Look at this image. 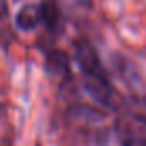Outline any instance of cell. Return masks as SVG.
<instances>
[{
	"label": "cell",
	"mask_w": 146,
	"mask_h": 146,
	"mask_svg": "<svg viewBox=\"0 0 146 146\" xmlns=\"http://www.w3.org/2000/svg\"><path fill=\"white\" fill-rule=\"evenodd\" d=\"M83 87L87 94L104 107H112L115 100V90L110 85L107 75H85L83 73Z\"/></svg>",
	"instance_id": "obj_1"
},
{
	"label": "cell",
	"mask_w": 146,
	"mask_h": 146,
	"mask_svg": "<svg viewBox=\"0 0 146 146\" xmlns=\"http://www.w3.org/2000/svg\"><path fill=\"white\" fill-rule=\"evenodd\" d=\"M73 48H75V60L85 75H106L97 49L88 41H83V39L76 41Z\"/></svg>",
	"instance_id": "obj_2"
},
{
	"label": "cell",
	"mask_w": 146,
	"mask_h": 146,
	"mask_svg": "<svg viewBox=\"0 0 146 146\" xmlns=\"http://www.w3.org/2000/svg\"><path fill=\"white\" fill-rule=\"evenodd\" d=\"M44 65H46V70L51 73V75H56L60 78L70 76V73H72L70 58L61 49H51V51H48Z\"/></svg>",
	"instance_id": "obj_3"
},
{
	"label": "cell",
	"mask_w": 146,
	"mask_h": 146,
	"mask_svg": "<svg viewBox=\"0 0 146 146\" xmlns=\"http://www.w3.org/2000/svg\"><path fill=\"white\" fill-rule=\"evenodd\" d=\"M70 121L73 124H78L82 127H90V126H95L99 122H102L104 115L102 112H99L97 109H92L88 106H73L70 112Z\"/></svg>",
	"instance_id": "obj_4"
},
{
	"label": "cell",
	"mask_w": 146,
	"mask_h": 146,
	"mask_svg": "<svg viewBox=\"0 0 146 146\" xmlns=\"http://www.w3.org/2000/svg\"><path fill=\"white\" fill-rule=\"evenodd\" d=\"M41 22V17H39V7L34 3H29V5H24L19 14L15 15V24L19 29L22 31H33L36 29Z\"/></svg>",
	"instance_id": "obj_5"
},
{
	"label": "cell",
	"mask_w": 146,
	"mask_h": 146,
	"mask_svg": "<svg viewBox=\"0 0 146 146\" xmlns=\"http://www.w3.org/2000/svg\"><path fill=\"white\" fill-rule=\"evenodd\" d=\"M39 7V17L41 22L46 26V29L53 31L56 29L58 22H60V5L58 0H41Z\"/></svg>",
	"instance_id": "obj_6"
},
{
	"label": "cell",
	"mask_w": 146,
	"mask_h": 146,
	"mask_svg": "<svg viewBox=\"0 0 146 146\" xmlns=\"http://www.w3.org/2000/svg\"><path fill=\"white\" fill-rule=\"evenodd\" d=\"M127 136L146 143V115H131L127 122Z\"/></svg>",
	"instance_id": "obj_7"
},
{
	"label": "cell",
	"mask_w": 146,
	"mask_h": 146,
	"mask_svg": "<svg viewBox=\"0 0 146 146\" xmlns=\"http://www.w3.org/2000/svg\"><path fill=\"white\" fill-rule=\"evenodd\" d=\"M124 146H146V143H143V141H139V139H134V138H129V136H127V139L124 141Z\"/></svg>",
	"instance_id": "obj_8"
},
{
	"label": "cell",
	"mask_w": 146,
	"mask_h": 146,
	"mask_svg": "<svg viewBox=\"0 0 146 146\" xmlns=\"http://www.w3.org/2000/svg\"><path fill=\"white\" fill-rule=\"evenodd\" d=\"M7 9H9V3H7V0H0V19L7 15Z\"/></svg>",
	"instance_id": "obj_9"
},
{
	"label": "cell",
	"mask_w": 146,
	"mask_h": 146,
	"mask_svg": "<svg viewBox=\"0 0 146 146\" xmlns=\"http://www.w3.org/2000/svg\"><path fill=\"white\" fill-rule=\"evenodd\" d=\"M5 112H7V110H5V106H3V104H0V121L5 117Z\"/></svg>",
	"instance_id": "obj_10"
}]
</instances>
